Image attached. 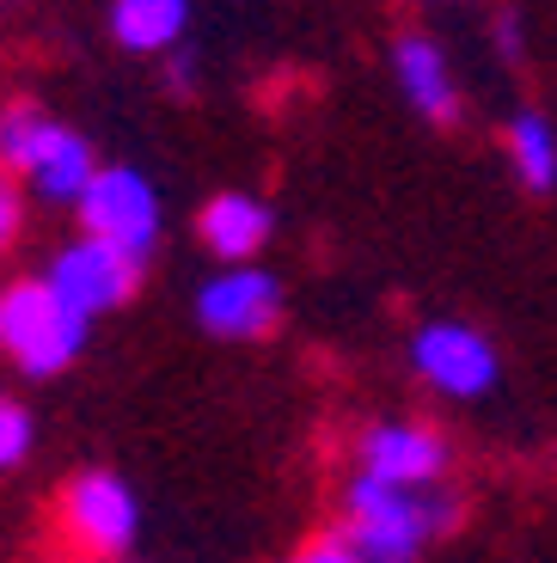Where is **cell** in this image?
<instances>
[{
  "instance_id": "cell-1",
  "label": "cell",
  "mask_w": 557,
  "mask_h": 563,
  "mask_svg": "<svg viewBox=\"0 0 557 563\" xmlns=\"http://www.w3.org/2000/svg\"><path fill=\"white\" fill-rule=\"evenodd\" d=\"M460 521V503L441 490H398L380 478H349L343 490V545L356 563H417L429 539Z\"/></svg>"
},
{
  "instance_id": "cell-2",
  "label": "cell",
  "mask_w": 557,
  "mask_h": 563,
  "mask_svg": "<svg viewBox=\"0 0 557 563\" xmlns=\"http://www.w3.org/2000/svg\"><path fill=\"white\" fill-rule=\"evenodd\" d=\"M0 343L25 374H56L80 355L86 319L68 300H56L50 282H19V288L0 295Z\"/></svg>"
},
{
  "instance_id": "cell-3",
  "label": "cell",
  "mask_w": 557,
  "mask_h": 563,
  "mask_svg": "<svg viewBox=\"0 0 557 563\" xmlns=\"http://www.w3.org/2000/svg\"><path fill=\"white\" fill-rule=\"evenodd\" d=\"M411 367L417 380L441 398H484L490 386L502 380V362H496V343L466 319H435L411 338Z\"/></svg>"
},
{
  "instance_id": "cell-4",
  "label": "cell",
  "mask_w": 557,
  "mask_h": 563,
  "mask_svg": "<svg viewBox=\"0 0 557 563\" xmlns=\"http://www.w3.org/2000/svg\"><path fill=\"white\" fill-rule=\"evenodd\" d=\"M80 221H86V240H105L148 264V252L160 240V197L141 172L98 166V178L86 184V197H80Z\"/></svg>"
},
{
  "instance_id": "cell-5",
  "label": "cell",
  "mask_w": 557,
  "mask_h": 563,
  "mask_svg": "<svg viewBox=\"0 0 557 563\" xmlns=\"http://www.w3.org/2000/svg\"><path fill=\"white\" fill-rule=\"evenodd\" d=\"M196 319L215 338H264L282 319V282L258 264H233L196 288Z\"/></svg>"
},
{
  "instance_id": "cell-6",
  "label": "cell",
  "mask_w": 557,
  "mask_h": 563,
  "mask_svg": "<svg viewBox=\"0 0 557 563\" xmlns=\"http://www.w3.org/2000/svg\"><path fill=\"white\" fill-rule=\"evenodd\" d=\"M135 282H141V257L117 252V245H105V240H74L68 252L50 264V288H56V300H68L80 319L123 307V300L135 295Z\"/></svg>"
},
{
  "instance_id": "cell-7",
  "label": "cell",
  "mask_w": 557,
  "mask_h": 563,
  "mask_svg": "<svg viewBox=\"0 0 557 563\" xmlns=\"http://www.w3.org/2000/svg\"><path fill=\"white\" fill-rule=\"evenodd\" d=\"M362 478L398 484V490H435V478L447 472V441L429 422H374L356 441Z\"/></svg>"
},
{
  "instance_id": "cell-8",
  "label": "cell",
  "mask_w": 557,
  "mask_h": 563,
  "mask_svg": "<svg viewBox=\"0 0 557 563\" xmlns=\"http://www.w3.org/2000/svg\"><path fill=\"white\" fill-rule=\"evenodd\" d=\"M62 515H68L74 539H80L86 551H98V558H123V551L135 545V527H141L135 490H129L123 478H111V472H80V478L68 484Z\"/></svg>"
},
{
  "instance_id": "cell-9",
  "label": "cell",
  "mask_w": 557,
  "mask_h": 563,
  "mask_svg": "<svg viewBox=\"0 0 557 563\" xmlns=\"http://www.w3.org/2000/svg\"><path fill=\"white\" fill-rule=\"evenodd\" d=\"M392 80H398L404 104L429 123H454L460 117V86H454V68H447L441 43L411 31V37L392 43Z\"/></svg>"
},
{
  "instance_id": "cell-10",
  "label": "cell",
  "mask_w": 557,
  "mask_h": 563,
  "mask_svg": "<svg viewBox=\"0 0 557 563\" xmlns=\"http://www.w3.org/2000/svg\"><path fill=\"white\" fill-rule=\"evenodd\" d=\"M25 172H31V184H37L50 202H80L86 184L98 178V159H92V147H86L74 129L50 123V129H43V141L31 147Z\"/></svg>"
},
{
  "instance_id": "cell-11",
  "label": "cell",
  "mask_w": 557,
  "mask_h": 563,
  "mask_svg": "<svg viewBox=\"0 0 557 563\" xmlns=\"http://www.w3.org/2000/svg\"><path fill=\"white\" fill-rule=\"evenodd\" d=\"M196 233H203V245H209L215 257H227V264H251V257L264 252V240H270V209L258 197L227 190V197H215L209 209H203Z\"/></svg>"
},
{
  "instance_id": "cell-12",
  "label": "cell",
  "mask_w": 557,
  "mask_h": 563,
  "mask_svg": "<svg viewBox=\"0 0 557 563\" xmlns=\"http://www.w3.org/2000/svg\"><path fill=\"white\" fill-rule=\"evenodd\" d=\"M190 25V0H117L111 7V31L123 49H141V56H154V49H172Z\"/></svg>"
},
{
  "instance_id": "cell-13",
  "label": "cell",
  "mask_w": 557,
  "mask_h": 563,
  "mask_svg": "<svg viewBox=\"0 0 557 563\" xmlns=\"http://www.w3.org/2000/svg\"><path fill=\"white\" fill-rule=\"evenodd\" d=\"M509 159H515L527 190H557V129L545 111H515L509 117Z\"/></svg>"
},
{
  "instance_id": "cell-14",
  "label": "cell",
  "mask_w": 557,
  "mask_h": 563,
  "mask_svg": "<svg viewBox=\"0 0 557 563\" xmlns=\"http://www.w3.org/2000/svg\"><path fill=\"white\" fill-rule=\"evenodd\" d=\"M43 129H50V117H43V111H31V104H13V111L0 117V159L25 172L31 147L43 141Z\"/></svg>"
},
{
  "instance_id": "cell-15",
  "label": "cell",
  "mask_w": 557,
  "mask_h": 563,
  "mask_svg": "<svg viewBox=\"0 0 557 563\" xmlns=\"http://www.w3.org/2000/svg\"><path fill=\"white\" fill-rule=\"evenodd\" d=\"M25 453H31V417L13 398H0V472H13Z\"/></svg>"
},
{
  "instance_id": "cell-16",
  "label": "cell",
  "mask_w": 557,
  "mask_h": 563,
  "mask_svg": "<svg viewBox=\"0 0 557 563\" xmlns=\"http://www.w3.org/2000/svg\"><path fill=\"white\" fill-rule=\"evenodd\" d=\"M288 563H356V551L343 545V533H331V539H313V545H301Z\"/></svg>"
},
{
  "instance_id": "cell-17",
  "label": "cell",
  "mask_w": 557,
  "mask_h": 563,
  "mask_svg": "<svg viewBox=\"0 0 557 563\" xmlns=\"http://www.w3.org/2000/svg\"><path fill=\"white\" fill-rule=\"evenodd\" d=\"M490 43H496V49H502L509 62L527 56V37H521V13H502V19H496V31H490Z\"/></svg>"
},
{
  "instance_id": "cell-18",
  "label": "cell",
  "mask_w": 557,
  "mask_h": 563,
  "mask_svg": "<svg viewBox=\"0 0 557 563\" xmlns=\"http://www.w3.org/2000/svg\"><path fill=\"white\" fill-rule=\"evenodd\" d=\"M13 233H19V190H13V178H0V252H7Z\"/></svg>"
}]
</instances>
